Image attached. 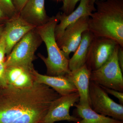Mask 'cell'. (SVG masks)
I'll use <instances>...</instances> for the list:
<instances>
[{
    "mask_svg": "<svg viewBox=\"0 0 123 123\" xmlns=\"http://www.w3.org/2000/svg\"><path fill=\"white\" fill-rule=\"evenodd\" d=\"M89 17V16H84L70 24L56 40L58 46L68 60L70 53L75 52L80 44L82 34L88 30Z\"/></svg>",
    "mask_w": 123,
    "mask_h": 123,
    "instance_id": "obj_9",
    "label": "cell"
},
{
    "mask_svg": "<svg viewBox=\"0 0 123 123\" xmlns=\"http://www.w3.org/2000/svg\"><path fill=\"white\" fill-rule=\"evenodd\" d=\"M94 37L88 30L83 33L80 44L72 57L69 60V68L70 71L77 69L85 64L89 47Z\"/></svg>",
    "mask_w": 123,
    "mask_h": 123,
    "instance_id": "obj_16",
    "label": "cell"
},
{
    "mask_svg": "<svg viewBox=\"0 0 123 123\" xmlns=\"http://www.w3.org/2000/svg\"><path fill=\"white\" fill-rule=\"evenodd\" d=\"M90 107L104 116L123 121V105L117 103L109 97L101 86L90 81L89 89Z\"/></svg>",
    "mask_w": 123,
    "mask_h": 123,
    "instance_id": "obj_6",
    "label": "cell"
},
{
    "mask_svg": "<svg viewBox=\"0 0 123 123\" xmlns=\"http://www.w3.org/2000/svg\"><path fill=\"white\" fill-rule=\"evenodd\" d=\"M118 45L111 39L94 36L89 47L86 65L91 71L99 68L110 59Z\"/></svg>",
    "mask_w": 123,
    "mask_h": 123,
    "instance_id": "obj_7",
    "label": "cell"
},
{
    "mask_svg": "<svg viewBox=\"0 0 123 123\" xmlns=\"http://www.w3.org/2000/svg\"><path fill=\"white\" fill-rule=\"evenodd\" d=\"M91 72L85 64L65 75L77 90L79 95L78 104L81 105L90 107L89 89Z\"/></svg>",
    "mask_w": 123,
    "mask_h": 123,
    "instance_id": "obj_11",
    "label": "cell"
},
{
    "mask_svg": "<svg viewBox=\"0 0 123 123\" xmlns=\"http://www.w3.org/2000/svg\"></svg>",
    "mask_w": 123,
    "mask_h": 123,
    "instance_id": "obj_29",
    "label": "cell"
},
{
    "mask_svg": "<svg viewBox=\"0 0 123 123\" xmlns=\"http://www.w3.org/2000/svg\"><path fill=\"white\" fill-rule=\"evenodd\" d=\"M50 86L34 82L19 88L9 85L0 92V123H40L60 97Z\"/></svg>",
    "mask_w": 123,
    "mask_h": 123,
    "instance_id": "obj_1",
    "label": "cell"
},
{
    "mask_svg": "<svg viewBox=\"0 0 123 123\" xmlns=\"http://www.w3.org/2000/svg\"><path fill=\"white\" fill-rule=\"evenodd\" d=\"M5 14L4 13L2 9L0 8V19L5 17Z\"/></svg>",
    "mask_w": 123,
    "mask_h": 123,
    "instance_id": "obj_25",
    "label": "cell"
},
{
    "mask_svg": "<svg viewBox=\"0 0 123 123\" xmlns=\"http://www.w3.org/2000/svg\"><path fill=\"white\" fill-rule=\"evenodd\" d=\"M81 0H63L62 10L63 13L66 15H68L75 9L77 3Z\"/></svg>",
    "mask_w": 123,
    "mask_h": 123,
    "instance_id": "obj_19",
    "label": "cell"
},
{
    "mask_svg": "<svg viewBox=\"0 0 123 123\" xmlns=\"http://www.w3.org/2000/svg\"><path fill=\"white\" fill-rule=\"evenodd\" d=\"M77 114L81 119L77 123H123V121L115 119L97 113L90 107L76 104Z\"/></svg>",
    "mask_w": 123,
    "mask_h": 123,
    "instance_id": "obj_17",
    "label": "cell"
},
{
    "mask_svg": "<svg viewBox=\"0 0 123 123\" xmlns=\"http://www.w3.org/2000/svg\"><path fill=\"white\" fill-rule=\"evenodd\" d=\"M89 17L88 30L95 37L113 40L123 47V0H97Z\"/></svg>",
    "mask_w": 123,
    "mask_h": 123,
    "instance_id": "obj_2",
    "label": "cell"
},
{
    "mask_svg": "<svg viewBox=\"0 0 123 123\" xmlns=\"http://www.w3.org/2000/svg\"><path fill=\"white\" fill-rule=\"evenodd\" d=\"M31 74L34 82L49 86L61 96L78 92L76 88L65 76L42 75L34 69Z\"/></svg>",
    "mask_w": 123,
    "mask_h": 123,
    "instance_id": "obj_13",
    "label": "cell"
},
{
    "mask_svg": "<svg viewBox=\"0 0 123 123\" xmlns=\"http://www.w3.org/2000/svg\"><path fill=\"white\" fill-rule=\"evenodd\" d=\"M16 10L21 11L29 0H12Z\"/></svg>",
    "mask_w": 123,
    "mask_h": 123,
    "instance_id": "obj_23",
    "label": "cell"
},
{
    "mask_svg": "<svg viewBox=\"0 0 123 123\" xmlns=\"http://www.w3.org/2000/svg\"><path fill=\"white\" fill-rule=\"evenodd\" d=\"M6 54V44L4 35L3 33L0 38V62H4L5 56Z\"/></svg>",
    "mask_w": 123,
    "mask_h": 123,
    "instance_id": "obj_21",
    "label": "cell"
},
{
    "mask_svg": "<svg viewBox=\"0 0 123 123\" xmlns=\"http://www.w3.org/2000/svg\"><path fill=\"white\" fill-rule=\"evenodd\" d=\"M96 10L94 5H91L90 0H81L78 7L70 14L59 13L56 15L60 23L57 24L55 29V35L56 41L59 39L66 28L82 17L90 16Z\"/></svg>",
    "mask_w": 123,
    "mask_h": 123,
    "instance_id": "obj_12",
    "label": "cell"
},
{
    "mask_svg": "<svg viewBox=\"0 0 123 123\" xmlns=\"http://www.w3.org/2000/svg\"><path fill=\"white\" fill-rule=\"evenodd\" d=\"M97 0H90V3L91 5H94L95 2Z\"/></svg>",
    "mask_w": 123,
    "mask_h": 123,
    "instance_id": "obj_26",
    "label": "cell"
},
{
    "mask_svg": "<svg viewBox=\"0 0 123 123\" xmlns=\"http://www.w3.org/2000/svg\"><path fill=\"white\" fill-rule=\"evenodd\" d=\"M78 92L61 96L52 103L42 123H54L57 121H67L77 123L81 119L70 115V108L79 102Z\"/></svg>",
    "mask_w": 123,
    "mask_h": 123,
    "instance_id": "obj_8",
    "label": "cell"
},
{
    "mask_svg": "<svg viewBox=\"0 0 123 123\" xmlns=\"http://www.w3.org/2000/svg\"><path fill=\"white\" fill-rule=\"evenodd\" d=\"M102 87L103 88L104 90L107 93L112 95L113 96H114L115 97L118 98L120 104L123 105V92H120L118 91L110 89V88H105L103 86H102Z\"/></svg>",
    "mask_w": 123,
    "mask_h": 123,
    "instance_id": "obj_22",
    "label": "cell"
},
{
    "mask_svg": "<svg viewBox=\"0 0 123 123\" xmlns=\"http://www.w3.org/2000/svg\"><path fill=\"white\" fill-rule=\"evenodd\" d=\"M6 66L5 62H0V86L5 88L8 86L6 77Z\"/></svg>",
    "mask_w": 123,
    "mask_h": 123,
    "instance_id": "obj_20",
    "label": "cell"
},
{
    "mask_svg": "<svg viewBox=\"0 0 123 123\" xmlns=\"http://www.w3.org/2000/svg\"><path fill=\"white\" fill-rule=\"evenodd\" d=\"M58 21L56 16L53 17L37 28L38 34L46 44L48 52L47 57L41 55L40 57L46 65L49 76H65L70 72L69 60L58 46L55 37V27Z\"/></svg>",
    "mask_w": 123,
    "mask_h": 123,
    "instance_id": "obj_3",
    "label": "cell"
},
{
    "mask_svg": "<svg viewBox=\"0 0 123 123\" xmlns=\"http://www.w3.org/2000/svg\"><path fill=\"white\" fill-rule=\"evenodd\" d=\"M33 30L26 34L14 47L5 62L6 68L18 66L31 72L34 69L32 62L39 43Z\"/></svg>",
    "mask_w": 123,
    "mask_h": 123,
    "instance_id": "obj_4",
    "label": "cell"
},
{
    "mask_svg": "<svg viewBox=\"0 0 123 123\" xmlns=\"http://www.w3.org/2000/svg\"><path fill=\"white\" fill-rule=\"evenodd\" d=\"M6 77L8 85L16 88H28L32 86L34 82L31 72L18 66L6 68Z\"/></svg>",
    "mask_w": 123,
    "mask_h": 123,
    "instance_id": "obj_15",
    "label": "cell"
},
{
    "mask_svg": "<svg viewBox=\"0 0 123 123\" xmlns=\"http://www.w3.org/2000/svg\"><path fill=\"white\" fill-rule=\"evenodd\" d=\"M2 28H1V27L0 26V35H1V32H2Z\"/></svg>",
    "mask_w": 123,
    "mask_h": 123,
    "instance_id": "obj_27",
    "label": "cell"
},
{
    "mask_svg": "<svg viewBox=\"0 0 123 123\" xmlns=\"http://www.w3.org/2000/svg\"><path fill=\"white\" fill-rule=\"evenodd\" d=\"M36 26L27 22L21 16L13 17L7 22L3 34L6 44V54L9 55L14 46Z\"/></svg>",
    "mask_w": 123,
    "mask_h": 123,
    "instance_id": "obj_10",
    "label": "cell"
},
{
    "mask_svg": "<svg viewBox=\"0 0 123 123\" xmlns=\"http://www.w3.org/2000/svg\"><path fill=\"white\" fill-rule=\"evenodd\" d=\"M0 8L4 13L10 16L14 15L16 11L12 0H0Z\"/></svg>",
    "mask_w": 123,
    "mask_h": 123,
    "instance_id": "obj_18",
    "label": "cell"
},
{
    "mask_svg": "<svg viewBox=\"0 0 123 123\" xmlns=\"http://www.w3.org/2000/svg\"><path fill=\"white\" fill-rule=\"evenodd\" d=\"M117 60L118 63L123 73V47L119 46L117 53Z\"/></svg>",
    "mask_w": 123,
    "mask_h": 123,
    "instance_id": "obj_24",
    "label": "cell"
},
{
    "mask_svg": "<svg viewBox=\"0 0 123 123\" xmlns=\"http://www.w3.org/2000/svg\"><path fill=\"white\" fill-rule=\"evenodd\" d=\"M45 0H29L20 11L21 17L27 22L36 26L48 21L44 7Z\"/></svg>",
    "mask_w": 123,
    "mask_h": 123,
    "instance_id": "obj_14",
    "label": "cell"
},
{
    "mask_svg": "<svg viewBox=\"0 0 123 123\" xmlns=\"http://www.w3.org/2000/svg\"><path fill=\"white\" fill-rule=\"evenodd\" d=\"M98 0L105 1V0Z\"/></svg>",
    "mask_w": 123,
    "mask_h": 123,
    "instance_id": "obj_28",
    "label": "cell"
},
{
    "mask_svg": "<svg viewBox=\"0 0 123 123\" xmlns=\"http://www.w3.org/2000/svg\"><path fill=\"white\" fill-rule=\"evenodd\" d=\"M119 46L107 62L98 69L91 71L90 80L103 87L123 92V73L117 60Z\"/></svg>",
    "mask_w": 123,
    "mask_h": 123,
    "instance_id": "obj_5",
    "label": "cell"
}]
</instances>
